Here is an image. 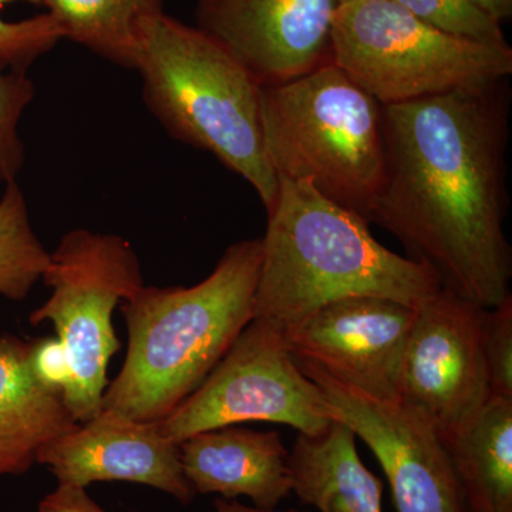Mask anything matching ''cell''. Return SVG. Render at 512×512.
<instances>
[{"label": "cell", "instance_id": "6da1fadb", "mask_svg": "<svg viewBox=\"0 0 512 512\" xmlns=\"http://www.w3.org/2000/svg\"><path fill=\"white\" fill-rule=\"evenodd\" d=\"M508 80L383 106L384 174L369 218L441 288L485 309L511 295Z\"/></svg>", "mask_w": 512, "mask_h": 512}, {"label": "cell", "instance_id": "7a4b0ae2", "mask_svg": "<svg viewBox=\"0 0 512 512\" xmlns=\"http://www.w3.org/2000/svg\"><path fill=\"white\" fill-rule=\"evenodd\" d=\"M262 239L225 249L210 276L183 288L146 286L121 303L128 349L103 409L160 421L191 396L254 319Z\"/></svg>", "mask_w": 512, "mask_h": 512}, {"label": "cell", "instance_id": "3957f363", "mask_svg": "<svg viewBox=\"0 0 512 512\" xmlns=\"http://www.w3.org/2000/svg\"><path fill=\"white\" fill-rule=\"evenodd\" d=\"M262 239L254 319L284 332L352 296L421 305L441 289L429 266L383 247L369 222L309 185L279 181Z\"/></svg>", "mask_w": 512, "mask_h": 512}, {"label": "cell", "instance_id": "277c9868", "mask_svg": "<svg viewBox=\"0 0 512 512\" xmlns=\"http://www.w3.org/2000/svg\"><path fill=\"white\" fill-rule=\"evenodd\" d=\"M136 70L165 131L244 178L271 211L279 181L265 153L254 76L217 40L165 12L144 22Z\"/></svg>", "mask_w": 512, "mask_h": 512}, {"label": "cell", "instance_id": "5b68a950", "mask_svg": "<svg viewBox=\"0 0 512 512\" xmlns=\"http://www.w3.org/2000/svg\"><path fill=\"white\" fill-rule=\"evenodd\" d=\"M266 157L278 181L309 185L369 222L384 174L383 106L338 64L261 86Z\"/></svg>", "mask_w": 512, "mask_h": 512}, {"label": "cell", "instance_id": "8992f818", "mask_svg": "<svg viewBox=\"0 0 512 512\" xmlns=\"http://www.w3.org/2000/svg\"><path fill=\"white\" fill-rule=\"evenodd\" d=\"M332 60L382 106L510 79L512 49L434 28L394 0L340 3Z\"/></svg>", "mask_w": 512, "mask_h": 512}, {"label": "cell", "instance_id": "52a82bcc", "mask_svg": "<svg viewBox=\"0 0 512 512\" xmlns=\"http://www.w3.org/2000/svg\"><path fill=\"white\" fill-rule=\"evenodd\" d=\"M42 279L52 296L29 322L55 325L69 366L64 403L77 423H87L103 410L107 369L121 348L114 309L144 286L140 259L120 235L77 228L50 252Z\"/></svg>", "mask_w": 512, "mask_h": 512}, {"label": "cell", "instance_id": "ba28073f", "mask_svg": "<svg viewBox=\"0 0 512 512\" xmlns=\"http://www.w3.org/2000/svg\"><path fill=\"white\" fill-rule=\"evenodd\" d=\"M247 421L285 424L305 436L332 426L328 403L286 346L284 332L252 319L207 379L161 430L180 446L202 431Z\"/></svg>", "mask_w": 512, "mask_h": 512}, {"label": "cell", "instance_id": "9c48e42d", "mask_svg": "<svg viewBox=\"0 0 512 512\" xmlns=\"http://www.w3.org/2000/svg\"><path fill=\"white\" fill-rule=\"evenodd\" d=\"M487 309L441 288L421 303L400 372L399 399L453 436L490 400L484 356Z\"/></svg>", "mask_w": 512, "mask_h": 512}, {"label": "cell", "instance_id": "30bf717a", "mask_svg": "<svg viewBox=\"0 0 512 512\" xmlns=\"http://www.w3.org/2000/svg\"><path fill=\"white\" fill-rule=\"evenodd\" d=\"M296 363L322 390L332 419L348 426L382 464L397 512H467L446 447L423 414L400 400L357 392L311 363Z\"/></svg>", "mask_w": 512, "mask_h": 512}, {"label": "cell", "instance_id": "8fae6325", "mask_svg": "<svg viewBox=\"0 0 512 512\" xmlns=\"http://www.w3.org/2000/svg\"><path fill=\"white\" fill-rule=\"evenodd\" d=\"M416 309L380 296L339 299L285 329V343L295 360L357 392L400 400L404 349Z\"/></svg>", "mask_w": 512, "mask_h": 512}, {"label": "cell", "instance_id": "7c38bea8", "mask_svg": "<svg viewBox=\"0 0 512 512\" xmlns=\"http://www.w3.org/2000/svg\"><path fill=\"white\" fill-rule=\"evenodd\" d=\"M339 0H197V28L217 40L261 86L332 63Z\"/></svg>", "mask_w": 512, "mask_h": 512}, {"label": "cell", "instance_id": "4fadbf2b", "mask_svg": "<svg viewBox=\"0 0 512 512\" xmlns=\"http://www.w3.org/2000/svg\"><path fill=\"white\" fill-rule=\"evenodd\" d=\"M36 464L57 483L87 488L124 481L147 485L191 504L197 497L184 476L180 446L165 436L160 421H137L103 409L40 450Z\"/></svg>", "mask_w": 512, "mask_h": 512}, {"label": "cell", "instance_id": "5bb4252c", "mask_svg": "<svg viewBox=\"0 0 512 512\" xmlns=\"http://www.w3.org/2000/svg\"><path fill=\"white\" fill-rule=\"evenodd\" d=\"M180 458L197 494L248 497L256 508L271 511L292 493L289 451L278 431H202L180 444Z\"/></svg>", "mask_w": 512, "mask_h": 512}, {"label": "cell", "instance_id": "9a60e30c", "mask_svg": "<svg viewBox=\"0 0 512 512\" xmlns=\"http://www.w3.org/2000/svg\"><path fill=\"white\" fill-rule=\"evenodd\" d=\"M77 426L63 394L33 375L29 340L0 336V477L28 473L43 447Z\"/></svg>", "mask_w": 512, "mask_h": 512}, {"label": "cell", "instance_id": "2e32d148", "mask_svg": "<svg viewBox=\"0 0 512 512\" xmlns=\"http://www.w3.org/2000/svg\"><path fill=\"white\" fill-rule=\"evenodd\" d=\"M292 493L319 512H383V483L363 464L356 436L340 421L316 436L299 434L291 453Z\"/></svg>", "mask_w": 512, "mask_h": 512}, {"label": "cell", "instance_id": "e0dca14e", "mask_svg": "<svg viewBox=\"0 0 512 512\" xmlns=\"http://www.w3.org/2000/svg\"><path fill=\"white\" fill-rule=\"evenodd\" d=\"M443 441L467 512H512V399L491 396Z\"/></svg>", "mask_w": 512, "mask_h": 512}, {"label": "cell", "instance_id": "ac0fdd59", "mask_svg": "<svg viewBox=\"0 0 512 512\" xmlns=\"http://www.w3.org/2000/svg\"><path fill=\"white\" fill-rule=\"evenodd\" d=\"M49 9L63 39L97 56L136 70L143 25L164 13V0H39Z\"/></svg>", "mask_w": 512, "mask_h": 512}, {"label": "cell", "instance_id": "d6986e66", "mask_svg": "<svg viewBox=\"0 0 512 512\" xmlns=\"http://www.w3.org/2000/svg\"><path fill=\"white\" fill-rule=\"evenodd\" d=\"M50 262L33 231L28 202L16 181L6 184L0 198V296L25 301Z\"/></svg>", "mask_w": 512, "mask_h": 512}, {"label": "cell", "instance_id": "ffe728a7", "mask_svg": "<svg viewBox=\"0 0 512 512\" xmlns=\"http://www.w3.org/2000/svg\"><path fill=\"white\" fill-rule=\"evenodd\" d=\"M28 70L0 64V183L16 181L25 165V144L19 134L23 113L35 97Z\"/></svg>", "mask_w": 512, "mask_h": 512}, {"label": "cell", "instance_id": "44dd1931", "mask_svg": "<svg viewBox=\"0 0 512 512\" xmlns=\"http://www.w3.org/2000/svg\"><path fill=\"white\" fill-rule=\"evenodd\" d=\"M414 16L463 39L491 46H510L501 28L471 0H394Z\"/></svg>", "mask_w": 512, "mask_h": 512}, {"label": "cell", "instance_id": "7402d4cb", "mask_svg": "<svg viewBox=\"0 0 512 512\" xmlns=\"http://www.w3.org/2000/svg\"><path fill=\"white\" fill-rule=\"evenodd\" d=\"M13 2L39 3V0H0V12ZM62 39V32L49 13L18 22L0 16V64L10 69L28 70Z\"/></svg>", "mask_w": 512, "mask_h": 512}, {"label": "cell", "instance_id": "603a6c76", "mask_svg": "<svg viewBox=\"0 0 512 512\" xmlns=\"http://www.w3.org/2000/svg\"><path fill=\"white\" fill-rule=\"evenodd\" d=\"M484 356L491 396L512 399V296L487 309Z\"/></svg>", "mask_w": 512, "mask_h": 512}, {"label": "cell", "instance_id": "cb8c5ba5", "mask_svg": "<svg viewBox=\"0 0 512 512\" xmlns=\"http://www.w3.org/2000/svg\"><path fill=\"white\" fill-rule=\"evenodd\" d=\"M29 363L33 375L43 386L64 393L69 383V366L59 339L29 340Z\"/></svg>", "mask_w": 512, "mask_h": 512}, {"label": "cell", "instance_id": "d4e9b609", "mask_svg": "<svg viewBox=\"0 0 512 512\" xmlns=\"http://www.w3.org/2000/svg\"><path fill=\"white\" fill-rule=\"evenodd\" d=\"M37 512H107L87 494L86 488L59 484L55 491L46 495Z\"/></svg>", "mask_w": 512, "mask_h": 512}, {"label": "cell", "instance_id": "484cf974", "mask_svg": "<svg viewBox=\"0 0 512 512\" xmlns=\"http://www.w3.org/2000/svg\"><path fill=\"white\" fill-rule=\"evenodd\" d=\"M481 12L495 22L503 23L512 18V0H471Z\"/></svg>", "mask_w": 512, "mask_h": 512}, {"label": "cell", "instance_id": "4316f807", "mask_svg": "<svg viewBox=\"0 0 512 512\" xmlns=\"http://www.w3.org/2000/svg\"><path fill=\"white\" fill-rule=\"evenodd\" d=\"M214 512H296V511H276L261 510V508L248 507L238 503L237 500H225V498H215Z\"/></svg>", "mask_w": 512, "mask_h": 512}, {"label": "cell", "instance_id": "83f0119b", "mask_svg": "<svg viewBox=\"0 0 512 512\" xmlns=\"http://www.w3.org/2000/svg\"><path fill=\"white\" fill-rule=\"evenodd\" d=\"M370 2V0H339V3Z\"/></svg>", "mask_w": 512, "mask_h": 512}]
</instances>
